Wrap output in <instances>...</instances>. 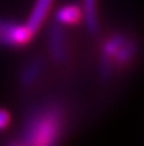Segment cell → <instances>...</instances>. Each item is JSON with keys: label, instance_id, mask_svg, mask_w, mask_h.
Wrapping results in <instances>:
<instances>
[{"label": "cell", "instance_id": "obj_1", "mask_svg": "<svg viewBox=\"0 0 144 146\" xmlns=\"http://www.w3.org/2000/svg\"><path fill=\"white\" fill-rule=\"evenodd\" d=\"M65 128V111L58 103H46L29 113L19 133L20 145L47 146L58 144Z\"/></svg>", "mask_w": 144, "mask_h": 146}, {"label": "cell", "instance_id": "obj_2", "mask_svg": "<svg viewBox=\"0 0 144 146\" xmlns=\"http://www.w3.org/2000/svg\"><path fill=\"white\" fill-rule=\"evenodd\" d=\"M138 46L132 37L124 33L111 35L102 46L101 53V74L110 77L114 69H121L129 66L137 55Z\"/></svg>", "mask_w": 144, "mask_h": 146}, {"label": "cell", "instance_id": "obj_3", "mask_svg": "<svg viewBox=\"0 0 144 146\" xmlns=\"http://www.w3.org/2000/svg\"><path fill=\"white\" fill-rule=\"evenodd\" d=\"M33 36L26 23L0 19V46L22 48L31 42Z\"/></svg>", "mask_w": 144, "mask_h": 146}, {"label": "cell", "instance_id": "obj_4", "mask_svg": "<svg viewBox=\"0 0 144 146\" xmlns=\"http://www.w3.org/2000/svg\"><path fill=\"white\" fill-rule=\"evenodd\" d=\"M48 45H50V53L54 60L58 63H64L68 58V50H66V40L63 31V26L60 23L55 22L50 27Z\"/></svg>", "mask_w": 144, "mask_h": 146}, {"label": "cell", "instance_id": "obj_5", "mask_svg": "<svg viewBox=\"0 0 144 146\" xmlns=\"http://www.w3.org/2000/svg\"><path fill=\"white\" fill-rule=\"evenodd\" d=\"M52 3L54 0H36L35 5H33V9L31 12V15L28 17L27 22H26V26H27L28 30L33 35H36L38 32L42 23L45 22L46 17H47L48 12L51 9Z\"/></svg>", "mask_w": 144, "mask_h": 146}, {"label": "cell", "instance_id": "obj_6", "mask_svg": "<svg viewBox=\"0 0 144 146\" xmlns=\"http://www.w3.org/2000/svg\"><path fill=\"white\" fill-rule=\"evenodd\" d=\"M83 21L82 5L66 4L56 12V22L61 26H75Z\"/></svg>", "mask_w": 144, "mask_h": 146}, {"label": "cell", "instance_id": "obj_7", "mask_svg": "<svg viewBox=\"0 0 144 146\" xmlns=\"http://www.w3.org/2000/svg\"><path fill=\"white\" fill-rule=\"evenodd\" d=\"M43 72V62L40 58H35L23 68L20 73V83L24 87H31L33 86Z\"/></svg>", "mask_w": 144, "mask_h": 146}, {"label": "cell", "instance_id": "obj_8", "mask_svg": "<svg viewBox=\"0 0 144 146\" xmlns=\"http://www.w3.org/2000/svg\"><path fill=\"white\" fill-rule=\"evenodd\" d=\"M83 21L92 35H96L99 30L98 14H97V0H83Z\"/></svg>", "mask_w": 144, "mask_h": 146}, {"label": "cell", "instance_id": "obj_9", "mask_svg": "<svg viewBox=\"0 0 144 146\" xmlns=\"http://www.w3.org/2000/svg\"><path fill=\"white\" fill-rule=\"evenodd\" d=\"M10 123V114L5 109H0V131L5 129Z\"/></svg>", "mask_w": 144, "mask_h": 146}]
</instances>
